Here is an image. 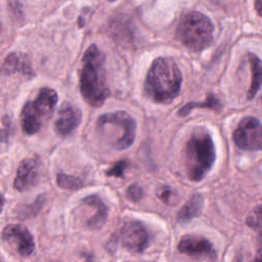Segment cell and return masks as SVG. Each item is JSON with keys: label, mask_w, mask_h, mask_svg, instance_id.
I'll return each mask as SVG.
<instances>
[{"label": "cell", "mask_w": 262, "mask_h": 262, "mask_svg": "<svg viewBox=\"0 0 262 262\" xmlns=\"http://www.w3.org/2000/svg\"><path fill=\"white\" fill-rule=\"evenodd\" d=\"M104 62V55L95 44L90 45L82 57L79 80L80 92L84 100L93 107L100 106L110 96Z\"/></svg>", "instance_id": "cell-1"}, {"label": "cell", "mask_w": 262, "mask_h": 262, "mask_svg": "<svg viewBox=\"0 0 262 262\" xmlns=\"http://www.w3.org/2000/svg\"><path fill=\"white\" fill-rule=\"evenodd\" d=\"M182 75L174 59L156 58L145 78V94L157 103H169L178 96L181 89Z\"/></svg>", "instance_id": "cell-2"}, {"label": "cell", "mask_w": 262, "mask_h": 262, "mask_svg": "<svg viewBox=\"0 0 262 262\" xmlns=\"http://www.w3.org/2000/svg\"><path fill=\"white\" fill-rule=\"evenodd\" d=\"M216 159L215 144L209 131L204 127L194 128L184 148V162L188 178L199 182L212 169Z\"/></svg>", "instance_id": "cell-3"}, {"label": "cell", "mask_w": 262, "mask_h": 262, "mask_svg": "<svg viewBox=\"0 0 262 262\" xmlns=\"http://www.w3.org/2000/svg\"><path fill=\"white\" fill-rule=\"evenodd\" d=\"M213 32V23L207 15L199 11H190L180 19L176 37L186 48L196 52L211 45Z\"/></svg>", "instance_id": "cell-4"}, {"label": "cell", "mask_w": 262, "mask_h": 262, "mask_svg": "<svg viewBox=\"0 0 262 262\" xmlns=\"http://www.w3.org/2000/svg\"><path fill=\"white\" fill-rule=\"evenodd\" d=\"M57 102V93L51 88L40 89L34 100L28 101L20 113V123L25 134H36L53 113Z\"/></svg>", "instance_id": "cell-5"}, {"label": "cell", "mask_w": 262, "mask_h": 262, "mask_svg": "<svg viewBox=\"0 0 262 262\" xmlns=\"http://www.w3.org/2000/svg\"><path fill=\"white\" fill-rule=\"evenodd\" d=\"M97 128L111 127L116 128L119 132V139L115 147L118 150L128 148L133 144L136 135V122L128 113L123 111H117L113 113H106L101 115L97 119Z\"/></svg>", "instance_id": "cell-6"}, {"label": "cell", "mask_w": 262, "mask_h": 262, "mask_svg": "<svg viewBox=\"0 0 262 262\" xmlns=\"http://www.w3.org/2000/svg\"><path fill=\"white\" fill-rule=\"evenodd\" d=\"M233 141L241 149L260 150L262 147L260 121L255 117L244 118L233 132Z\"/></svg>", "instance_id": "cell-7"}, {"label": "cell", "mask_w": 262, "mask_h": 262, "mask_svg": "<svg viewBox=\"0 0 262 262\" xmlns=\"http://www.w3.org/2000/svg\"><path fill=\"white\" fill-rule=\"evenodd\" d=\"M179 253L206 260L207 262H215L217 260V252L212 243L204 236L186 234L183 235L177 245Z\"/></svg>", "instance_id": "cell-8"}, {"label": "cell", "mask_w": 262, "mask_h": 262, "mask_svg": "<svg viewBox=\"0 0 262 262\" xmlns=\"http://www.w3.org/2000/svg\"><path fill=\"white\" fill-rule=\"evenodd\" d=\"M119 237L121 245L128 251L141 253L148 246V233L145 226L136 220H130L123 224Z\"/></svg>", "instance_id": "cell-9"}, {"label": "cell", "mask_w": 262, "mask_h": 262, "mask_svg": "<svg viewBox=\"0 0 262 262\" xmlns=\"http://www.w3.org/2000/svg\"><path fill=\"white\" fill-rule=\"evenodd\" d=\"M2 238L13 245L17 253L23 257H28L35 250L34 238L29 229L21 224H8L2 231Z\"/></svg>", "instance_id": "cell-10"}, {"label": "cell", "mask_w": 262, "mask_h": 262, "mask_svg": "<svg viewBox=\"0 0 262 262\" xmlns=\"http://www.w3.org/2000/svg\"><path fill=\"white\" fill-rule=\"evenodd\" d=\"M38 178L39 161L34 158H27L18 165L13 186L18 191H27L36 185Z\"/></svg>", "instance_id": "cell-11"}, {"label": "cell", "mask_w": 262, "mask_h": 262, "mask_svg": "<svg viewBox=\"0 0 262 262\" xmlns=\"http://www.w3.org/2000/svg\"><path fill=\"white\" fill-rule=\"evenodd\" d=\"M82 114L78 107L70 102H64L58 111V117L54 123L55 131L60 136L71 134L81 123Z\"/></svg>", "instance_id": "cell-12"}, {"label": "cell", "mask_w": 262, "mask_h": 262, "mask_svg": "<svg viewBox=\"0 0 262 262\" xmlns=\"http://www.w3.org/2000/svg\"><path fill=\"white\" fill-rule=\"evenodd\" d=\"M0 72L4 75H13L17 73L29 79L35 76L29 57L21 52L9 53L3 61Z\"/></svg>", "instance_id": "cell-13"}, {"label": "cell", "mask_w": 262, "mask_h": 262, "mask_svg": "<svg viewBox=\"0 0 262 262\" xmlns=\"http://www.w3.org/2000/svg\"><path fill=\"white\" fill-rule=\"evenodd\" d=\"M81 205L94 209L93 215L86 220V227L91 230H97L103 226L107 219V207L102 200L95 194L87 195L81 200Z\"/></svg>", "instance_id": "cell-14"}, {"label": "cell", "mask_w": 262, "mask_h": 262, "mask_svg": "<svg viewBox=\"0 0 262 262\" xmlns=\"http://www.w3.org/2000/svg\"><path fill=\"white\" fill-rule=\"evenodd\" d=\"M204 206V196L201 193H194L183 205L177 214V221L179 223H187L193 218L198 217Z\"/></svg>", "instance_id": "cell-15"}, {"label": "cell", "mask_w": 262, "mask_h": 262, "mask_svg": "<svg viewBox=\"0 0 262 262\" xmlns=\"http://www.w3.org/2000/svg\"><path fill=\"white\" fill-rule=\"evenodd\" d=\"M249 62L251 67V85L248 91V98L253 99L261 88V60L253 53L249 54Z\"/></svg>", "instance_id": "cell-16"}, {"label": "cell", "mask_w": 262, "mask_h": 262, "mask_svg": "<svg viewBox=\"0 0 262 262\" xmlns=\"http://www.w3.org/2000/svg\"><path fill=\"white\" fill-rule=\"evenodd\" d=\"M193 108H210V110L215 111V112L218 113L222 108V103L215 94L210 93V94L207 95L206 100L203 101V102H193L192 101V102H188V103L184 104L178 111V115L181 116V117H185Z\"/></svg>", "instance_id": "cell-17"}, {"label": "cell", "mask_w": 262, "mask_h": 262, "mask_svg": "<svg viewBox=\"0 0 262 262\" xmlns=\"http://www.w3.org/2000/svg\"><path fill=\"white\" fill-rule=\"evenodd\" d=\"M56 183L59 187L64 189H78L83 185L81 178L64 173H58L56 175Z\"/></svg>", "instance_id": "cell-18"}, {"label": "cell", "mask_w": 262, "mask_h": 262, "mask_svg": "<svg viewBox=\"0 0 262 262\" xmlns=\"http://www.w3.org/2000/svg\"><path fill=\"white\" fill-rule=\"evenodd\" d=\"M43 205V198L40 195L33 204H30L29 206H27L20 213L21 216H24L23 218H28V217H31L35 214L38 213V211L41 209Z\"/></svg>", "instance_id": "cell-19"}, {"label": "cell", "mask_w": 262, "mask_h": 262, "mask_svg": "<svg viewBox=\"0 0 262 262\" xmlns=\"http://www.w3.org/2000/svg\"><path fill=\"white\" fill-rule=\"evenodd\" d=\"M127 167V162L126 161H119L115 163L106 172V176H115V177H120L124 178V172Z\"/></svg>", "instance_id": "cell-20"}, {"label": "cell", "mask_w": 262, "mask_h": 262, "mask_svg": "<svg viewBox=\"0 0 262 262\" xmlns=\"http://www.w3.org/2000/svg\"><path fill=\"white\" fill-rule=\"evenodd\" d=\"M126 194L132 202L138 203L143 198L144 192L141 186H139L138 184H131L130 186H128Z\"/></svg>", "instance_id": "cell-21"}, {"label": "cell", "mask_w": 262, "mask_h": 262, "mask_svg": "<svg viewBox=\"0 0 262 262\" xmlns=\"http://www.w3.org/2000/svg\"><path fill=\"white\" fill-rule=\"evenodd\" d=\"M247 224L250 227L260 229V227H261V206L260 205H258L254 209L253 213L248 217Z\"/></svg>", "instance_id": "cell-22"}, {"label": "cell", "mask_w": 262, "mask_h": 262, "mask_svg": "<svg viewBox=\"0 0 262 262\" xmlns=\"http://www.w3.org/2000/svg\"><path fill=\"white\" fill-rule=\"evenodd\" d=\"M3 125L4 128L0 129V141H7L9 137V130H10V121L7 116L3 117Z\"/></svg>", "instance_id": "cell-23"}, {"label": "cell", "mask_w": 262, "mask_h": 262, "mask_svg": "<svg viewBox=\"0 0 262 262\" xmlns=\"http://www.w3.org/2000/svg\"><path fill=\"white\" fill-rule=\"evenodd\" d=\"M159 198L166 204H169L170 203V198L172 195V190L170 189V187L168 186H165V187H162V190L161 192L158 193Z\"/></svg>", "instance_id": "cell-24"}, {"label": "cell", "mask_w": 262, "mask_h": 262, "mask_svg": "<svg viewBox=\"0 0 262 262\" xmlns=\"http://www.w3.org/2000/svg\"><path fill=\"white\" fill-rule=\"evenodd\" d=\"M255 6H256V10H257L258 14L261 16V2L260 1H256L255 2Z\"/></svg>", "instance_id": "cell-25"}, {"label": "cell", "mask_w": 262, "mask_h": 262, "mask_svg": "<svg viewBox=\"0 0 262 262\" xmlns=\"http://www.w3.org/2000/svg\"><path fill=\"white\" fill-rule=\"evenodd\" d=\"M3 206H4V196H3V194L0 191V213H1L2 209H3Z\"/></svg>", "instance_id": "cell-26"}, {"label": "cell", "mask_w": 262, "mask_h": 262, "mask_svg": "<svg viewBox=\"0 0 262 262\" xmlns=\"http://www.w3.org/2000/svg\"><path fill=\"white\" fill-rule=\"evenodd\" d=\"M236 262H243V261H242L241 259H237V260H236ZM252 262H262V261H261V257H260V256H258V257H257L256 259H254Z\"/></svg>", "instance_id": "cell-27"}, {"label": "cell", "mask_w": 262, "mask_h": 262, "mask_svg": "<svg viewBox=\"0 0 262 262\" xmlns=\"http://www.w3.org/2000/svg\"><path fill=\"white\" fill-rule=\"evenodd\" d=\"M0 262H2V261H1V259H0Z\"/></svg>", "instance_id": "cell-28"}, {"label": "cell", "mask_w": 262, "mask_h": 262, "mask_svg": "<svg viewBox=\"0 0 262 262\" xmlns=\"http://www.w3.org/2000/svg\"><path fill=\"white\" fill-rule=\"evenodd\" d=\"M0 29H1V26H0Z\"/></svg>", "instance_id": "cell-29"}]
</instances>
